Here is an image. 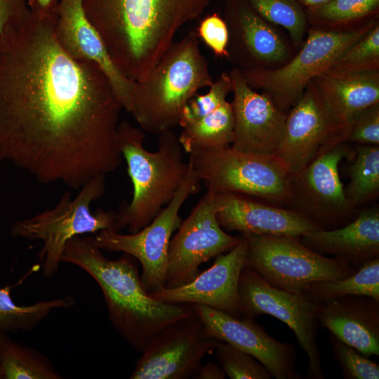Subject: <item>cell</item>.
<instances>
[{
    "label": "cell",
    "instance_id": "6da1fadb",
    "mask_svg": "<svg viewBox=\"0 0 379 379\" xmlns=\"http://www.w3.org/2000/svg\"><path fill=\"white\" fill-rule=\"evenodd\" d=\"M55 16L31 12L1 34L0 162L42 185L79 190L122 162L123 107L98 65L62 48Z\"/></svg>",
    "mask_w": 379,
    "mask_h": 379
},
{
    "label": "cell",
    "instance_id": "7a4b0ae2",
    "mask_svg": "<svg viewBox=\"0 0 379 379\" xmlns=\"http://www.w3.org/2000/svg\"><path fill=\"white\" fill-rule=\"evenodd\" d=\"M211 1L84 0V8L115 67L137 81L168 51L178 32L200 17Z\"/></svg>",
    "mask_w": 379,
    "mask_h": 379
},
{
    "label": "cell",
    "instance_id": "3957f363",
    "mask_svg": "<svg viewBox=\"0 0 379 379\" xmlns=\"http://www.w3.org/2000/svg\"><path fill=\"white\" fill-rule=\"evenodd\" d=\"M61 260L80 267L96 281L112 326L136 351L140 352L164 327L193 314L188 304L165 302L152 297L141 281L137 260L127 253L116 260L107 258L94 237L69 239Z\"/></svg>",
    "mask_w": 379,
    "mask_h": 379
},
{
    "label": "cell",
    "instance_id": "277c9868",
    "mask_svg": "<svg viewBox=\"0 0 379 379\" xmlns=\"http://www.w3.org/2000/svg\"><path fill=\"white\" fill-rule=\"evenodd\" d=\"M145 131L127 121L119 122L117 143L133 185L130 203L118 212L117 231L135 233L147 226L173 198L188 171L178 137L170 130L161 133L158 149L144 147Z\"/></svg>",
    "mask_w": 379,
    "mask_h": 379
},
{
    "label": "cell",
    "instance_id": "5b68a950",
    "mask_svg": "<svg viewBox=\"0 0 379 379\" xmlns=\"http://www.w3.org/2000/svg\"><path fill=\"white\" fill-rule=\"evenodd\" d=\"M213 82L195 30L174 41L155 66L134 82L128 111L145 132L159 135L179 126L188 101Z\"/></svg>",
    "mask_w": 379,
    "mask_h": 379
},
{
    "label": "cell",
    "instance_id": "8992f818",
    "mask_svg": "<svg viewBox=\"0 0 379 379\" xmlns=\"http://www.w3.org/2000/svg\"><path fill=\"white\" fill-rule=\"evenodd\" d=\"M105 186V175H95L79 189L75 197L66 192L53 208L12 225L10 231L13 237L42 242L37 256L44 277H51L59 270L69 239L103 230L117 232V211L91 210V204L104 195Z\"/></svg>",
    "mask_w": 379,
    "mask_h": 379
},
{
    "label": "cell",
    "instance_id": "52a82bcc",
    "mask_svg": "<svg viewBox=\"0 0 379 379\" xmlns=\"http://www.w3.org/2000/svg\"><path fill=\"white\" fill-rule=\"evenodd\" d=\"M378 22L377 18L347 31L309 27L302 45L286 64L273 69L239 70L251 88L266 93L279 108L288 112L308 84L325 73L337 58Z\"/></svg>",
    "mask_w": 379,
    "mask_h": 379
},
{
    "label": "cell",
    "instance_id": "ba28073f",
    "mask_svg": "<svg viewBox=\"0 0 379 379\" xmlns=\"http://www.w3.org/2000/svg\"><path fill=\"white\" fill-rule=\"evenodd\" d=\"M241 235L248 245L245 266L286 291L302 294L313 283L342 279L357 270L343 260L315 252L300 237Z\"/></svg>",
    "mask_w": 379,
    "mask_h": 379
},
{
    "label": "cell",
    "instance_id": "9c48e42d",
    "mask_svg": "<svg viewBox=\"0 0 379 379\" xmlns=\"http://www.w3.org/2000/svg\"><path fill=\"white\" fill-rule=\"evenodd\" d=\"M207 190L281 203L294 197L293 178L276 157L244 152L231 146L190 154Z\"/></svg>",
    "mask_w": 379,
    "mask_h": 379
},
{
    "label": "cell",
    "instance_id": "30bf717a",
    "mask_svg": "<svg viewBox=\"0 0 379 379\" xmlns=\"http://www.w3.org/2000/svg\"><path fill=\"white\" fill-rule=\"evenodd\" d=\"M188 165L186 177L173 198L147 226L132 234L103 230L94 237L102 251L127 253L140 262L141 281L148 293L166 286L169 243L182 221L180 210L185 201L201 189V181L189 161Z\"/></svg>",
    "mask_w": 379,
    "mask_h": 379
},
{
    "label": "cell",
    "instance_id": "8fae6325",
    "mask_svg": "<svg viewBox=\"0 0 379 379\" xmlns=\"http://www.w3.org/2000/svg\"><path fill=\"white\" fill-rule=\"evenodd\" d=\"M239 297L242 317L254 319L261 314H269L285 323L294 332L307 356L308 378H325L317 340L319 327L317 302L302 294L270 285L246 266L239 277Z\"/></svg>",
    "mask_w": 379,
    "mask_h": 379
},
{
    "label": "cell",
    "instance_id": "7c38bea8",
    "mask_svg": "<svg viewBox=\"0 0 379 379\" xmlns=\"http://www.w3.org/2000/svg\"><path fill=\"white\" fill-rule=\"evenodd\" d=\"M221 340L211 336L194 313L158 331L140 351L131 379L194 378L203 359Z\"/></svg>",
    "mask_w": 379,
    "mask_h": 379
},
{
    "label": "cell",
    "instance_id": "4fadbf2b",
    "mask_svg": "<svg viewBox=\"0 0 379 379\" xmlns=\"http://www.w3.org/2000/svg\"><path fill=\"white\" fill-rule=\"evenodd\" d=\"M216 192L206 190L182 220L171 239L166 274V288H175L193 281L199 266L232 249L241 236L227 234L219 225Z\"/></svg>",
    "mask_w": 379,
    "mask_h": 379
},
{
    "label": "cell",
    "instance_id": "5bb4252c",
    "mask_svg": "<svg viewBox=\"0 0 379 379\" xmlns=\"http://www.w3.org/2000/svg\"><path fill=\"white\" fill-rule=\"evenodd\" d=\"M222 11L229 34L226 59L239 69L277 68L297 52L289 36L245 0H224Z\"/></svg>",
    "mask_w": 379,
    "mask_h": 379
},
{
    "label": "cell",
    "instance_id": "9a60e30c",
    "mask_svg": "<svg viewBox=\"0 0 379 379\" xmlns=\"http://www.w3.org/2000/svg\"><path fill=\"white\" fill-rule=\"evenodd\" d=\"M343 141V129L312 81L288 112L275 157L293 179L322 151Z\"/></svg>",
    "mask_w": 379,
    "mask_h": 379
},
{
    "label": "cell",
    "instance_id": "2e32d148",
    "mask_svg": "<svg viewBox=\"0 0 379 379\" xmlns=\"http://www.w3.org/2000/svg\"><path fill=\"white\" fill-rule=\"evenodd\" d=\"M208 333L252 355L277 379H300L296 369V350L292 344L268 335L253 319L236 318L200 304L190 305Z\"/></svg>",
    "mask_w": 379,
    "mask_h": 379
},
{
    "label": "cell",
    "instance_id": "e0dca14e",
    "mask_svg": "<svg viewBox=\"0 0 379 379\" xmlns=\"http://www.w3.org/2000/svg\"><path fill=\"white\" fill-rule=\"evenodd\" d=\"M232 80L234 139L237 150L275 157L281 143L288 112L279 108L265 93H258L234 67Z\"/></svg>",
    "mask_w": 379,
    "mask_h": 379
},
{
    "label": "cell",
    "instance_id": "ac0fdd59",
    "mask_svg": "<svg viewBox=\"0 0 379 379\" xmlns=\"http://www.w3.org/2000/svg\"><path fill=\"white\" fill-rule=\"evenodd\" d=\"M248 241L241 235L240 241L225 254H220L211 267L191 282L175 288L164 287L149 295L165 302L200 304L241 318L239 280L245 266Z\"/></svg>",
    "mask_w": 379,
    "mask_h": 379
},
{
    "label": "cell",
    "instance_id": "d6986e66",
    "mask_svg": "<svg viewBox=\"0 0 379 379\" xmlns=\"http://www.w3.org/2000/svg\"><path fill=\"white\" fill-rule=\"evenodd\" d=\"M54 31L62 48L72 58L98 65L110 81L123 109L128 111L134 82L112 62L98 33L87 18L84 0H59Z\"/></svg>",
    "mask_w": 379,
    "mask_h": 379
},
{
    "label": "cell",
    "instance_id": "ffe728a7",
    "mask_svg": "<svg viewBox=\"0 0 379 379\" xmlns=\"http://www.w3.org/2000/svg\"><path fill=\"white\" fill-rule=\"evenodd\" d=\"M216 218L225 231L300 238L319 229L302 213L267 205L241 194L216 193Z\"/></svg>",
    "mask_w": 379,
    "mask_h": 379
},
{
    "label": "cell",
    "instance_id": "44dd1931",
    "mask_svg": "<svg viewBox=\"0 0 379 379\" xmlns=\"http://www.w3.org/2000/svg\"><path fill=\"white\" fill-rule=\"evenodd\" d=\"M345 142L325 149L293 178L300 182L305 198L313 206L310 213L319 229L328 230L352 208L338 173L340 161L352 157Z\"/></svg>",
    "mask_w": 379,
    "mask_h": 379
},
{
    "label": "cell",
    "instance_id": "7402d4cb",
    "mask_svg": "<svg viewBox=\"0 0 379 379\" xmlns=\"http://www.w3.org/2000/svg\"><path fill=\"white\" fill-rule=\"evenodd\" d=\"M319 326L370 357L379 355V300L350 295L319 302Z\"/></svg>",
    "mask_w": 379,
    "mask_h": 379
},
{
    "label": "cell",
    "instance_id": "603a6c76",
    "mask_svg": "<svg viewBox=\"0 0 379 379\" xmlns=\"http://www.w3.org/2000/svg\"><path fill=\"white\" fill-rule=\"evenodd\" d=\"M300 239L315 252L343 260L358 269L379 256V212L377 209L362 211L344 226L316 229Z\"/></svg>",
    "mask_w": 379,
    "mask_h": 379
},
{
    "label": "cell",
    "instance_id": "cb8c5ba5",
    "mask_svg": "<svg viewBox=\"0 0 379 379\" xmlns=\"http://www.w3.org/2000/svg\"><path fill=\"white\" fill-rule=\"evenodd\" d=\"M346 141L355 118L379 103V71L356 74H322L313 80Z\"/></svg>",
    "mask_w": 379,
    "mask_h": 379
},
{
    "label": "cell",
    "instance_id": "d4e9b609",
    "mask_svg": "<svg viewBox=\"0 0 379 379\" xmlns=\"http://www.w3.org/2000/svg\"><path fill=\"white\" fill-rule=\"evenodd\" d=\"M234 139V114L231 102L225 101L213 111L182 128L178 140L189 154L231 146Z\"/></svg>",
    "mask_w": 379,
    "mask_h": 379
},
{
    "label": "cell",
    "instance_id": "484cf974",
    "mask_svg": "<svg viewBox=\"0 0 379 379\" xmlns=\"http://www.w3.org/2000/svg\"><path fill=\"white\" fill-rule=\"evenodd\" d=\"M305 10L309 27L347 31L379 18V0H328Z\"/></svg>",
    "mask_w": 379,
    "mask_h": 379
},
{
    "label": "cell",
    "instance_id": "4316f807",
    "mask_svg": "<svg viewBox=\"0 0 379 379\" xmlns=\"http://www.w3.org/2000/svg\"><path fill=\"white\" fill-rule=\"evenodd\" d=\"M2 379H61L51 360L39 351L22 345L0 333Z\"/></svg>",
    "mask_w": 379,
    "mask_h": 379
},
{
    "label": "cell",
    "instance_id": "83f0119b",
    "mask_svg": "<svg viewBox=\"0 0 379 379\" xmlns=\"http://www.w3.org/2000/svg\"><path fill=\"white\" fill-rule=\"evenodd\" d=\"M12 287L0 288V333L29 331L48 317L52 311L69 309L76 304L73 296L66 295L29 305H18L11 298Z\"/></svg>",
    "mask_w": 379,
    "mask_h": 379
},
{
    "label": "cell",
    "instance_id": "f1b7e54d",
    "mask_svg": "<svg viewBox=\"0 0 379 379\" xmlns=\"http://www.w3.org/2000/svg\"><path fill=\"white\" fill-rule=\"evenodd\" d=\"M302 294L317 303L350 295L379 300V256L365 262L349 277L313 283Z\"/></svg>",
    "mask_w": 379,
    "mask_h": 379
},
{
    "label": "cell",
    "instance_id": "f546056e",
    "mask_svg": "<svg viewBox=\"0 0 379 379\" xmlns=\"http://www.w3.org/2000/svg\"><path fill=\"white\" fill-rule=\"evenodd\" d=\"M348 173L350 182L345 194L350 206L373 199L379 191V147L359 145Z\"/></svg>",
    "mask_w": 379,
    "mask_h": 379
},
{
    "label": "cell",
    "instance_id": "4dcf8cb0",
    "mask_svg": "<svg viewBox=\"0 0 379 379\" xmlns=\"http://www.w3.org/2000/svg\"><path fill=\"white\" fill-rule=\"evenodd\" d=\"M259 15L288 32L293 45H302L309 25L298 0H245Z\"/></svg>",
    "mask_w": 379,
    "mask_h": 379
},
{
    "label": "cell",
    "instance_id": "1f68e13d",
    "mask_svg": "<svg viewBox=\"0 0 379 379\" xmlns=\"http://www.w3.org/2000/svg\"><path fill=\"white\" fill-rule=\"evenodd\" d=\"M375 71H379V22L337 58L325 73L344 75Z\"/></svg>",
    "mask_w": 379,
    "mask_h": 379
},
{
    "label": "cell",
    "instance_id": "d6a6232c",
    "mask_svg": "<svg viewBox=\"0 0 379 379\" xmlns=\"http://www.w3.org/2000/svg\"><path fill=\"white\" fill-rule=\"evenodd\" d=\"M218 364L231 379H271L272 374L248 353L221 341L215 350Z\"/></svg>",
    "mask_w": 379,
    "mask_h": 379
},
{
    "label": "cell",
    "instance_id": "836d02e7",
    "mask_svg": "<svg viewBox=\"0 0 379 379\" xmlns=\"http://www.w3.org/2000/svg\"><path fill=\"white\" fill-rule=\"evenodd\" d=\"M205 94H197L183 107L179 126L181 128L199 119L215 109L232 92V84L228 72H222L213 81Z\"/></svg>",
    "mask_w": 379,
    "mask_h": 379
},
{
    "label": "cell",
    "instance_id": "e575fe53",
    "mask_svg": "<svg viewBox=\"0 0 379 379\" xmlns=\"http://www.w3.org/2000/svg\"><path fill=\"white\" fill-rule=\"evenodd\" d=\"M328 338L333 355L345 379H378L379 364L332 333Z\"/></svg>",
    "mask_w": 379,
    "mask_h": 379
},
{
    "label": "cell",
    "instance_id": "d590c367",
    "mask_svg": "<svg viewBox=\"0 0 379 379\" xmlns=\"http://www.w3.org/2000/svg\"><path fill=\"white\" fill-rule=\"evenodd\" d=\"M195 32L198 38L216 57L227 58L229 34L227 25L221 16L212 13L204 17Z\"/></svg>",
    "mask_w": 379,
    "mask_h": 379
},
{
    "label": "cell",
    "instance_id": "8d00e7d4",
    "mask_svg": "<svg viewBox=\"0 0 379 379\" xmlns=\"http://www.w3.org/2000/svg\"><path fill=\"white\" fill-rule=\"evenodd\" d=\"M347 140L364 145H379V103L366 109L355 118Z\"/></svg>",
    "mask_w": 379,
    "mask_h": 379
},
{
    "label": "cell",
    "instance_id": "74e56055",
    "mask_svg": "<svg viewBox=\"0 0 379 379\" xmlns=\"http://www.w3.org/2000/svg\"><path fill=\"white\" fill-rule=\"evenodd\" d=\"M27 0H0V34L13 23L30 15Z\"/></svg>",
    "mask_w": 379,
    "mask_h": 379
},
{
    "label": "cell",
    "instance_id": "f35d334b",
    "mask_svg": "<svg viewBox=\"0 0 379 379\" xmlns=\"http://www.w3.org/2000/svg\"><path fill=\"white\" fill-rule=\"evenodd\" d=\"M59 0H27L32 13L39 15H52L55 13Z\"/></svg>",
    "mask_w": 379,
    "mask_h": 379
},
{
    "label": "cell",
    "instance_id": "ab89813d",
    "mask_svg": "<svg viewBox=\"0 0 379 379\" xmlns=\"http://www.w3.org/2000/svg\"><path fill=\"white\" fill-rule=\"evenodd\" d=\"M226 375L219 364L208 362L201 364L194 378L197 379H225Z\"/></svg>",
    "mask_w": 379,
    "mask_h": 379
},
{
    "label": "cell",
    "instance_id": "60d3db41",
    "mask_svg": "<svg viewBox=\"0 0 379 379\" xmlns=\"http://www.w3.org/2000/svg\"><path fill=\"white\" fill-rule=\"evenodd\" d=\"M328 0H298L305 9L316 7L326 2Z\"/></svg>",
    "mask_w": 379,
    "mask_h": 379
},
{
    "label": "cell",
    "instance_id": "b9f144b4",
    "mask_svg": "<svg viewBox=\"0 0 379 379\" xmlns=\"http://www.w3.org/2000/svg\"><path fill=\"white\" fill-rule=\"evenodd\" d=\"M2 36L1 34H0V53H1V48H2Z\"/></svg>",
    "mask_w": 379,
    "mask_h": 379
},
{
    "label": "cell",
    "instance_id": "7bdbcfd3",
    "mask_svg": "<svg viewBox=\"0 0 379 379\" xmlns=\"http://www.w3.org/2000/svg\"><path fill=\"white\" fill-rule=\"evenodd\" d=\"M0 379H2V374H1V368H0Z\"/></svg>",
    "mask_w": 379,
    "mask_h": 379
}]
</instances>
